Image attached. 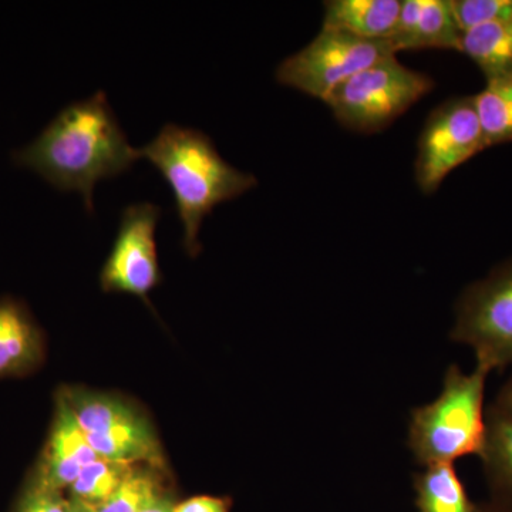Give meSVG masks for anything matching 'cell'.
<instances>
[{"instance_id": "1", "label": "cell", "mask_w": 512, "mask_h": 512, "mask_svg": "<svg viewBox=\"0 0 512 512\" xmlns=\"http://www.w3.org/2000/svg\"><path fill=\"white\" fill-rule=\"evenodd\" d=\"M138 158L140 148L131 146L104 90L63 107L39 136L12 153L13 163L57 190L80 192L89 214L96 184L126 173Z\"/></svg>"}, {"instance_id": "2", "label": "cell", "mask_w": 512, "mask_h": 512, "mask_svg": "<svg viewBox=\"0 0 512 512\" xmlns=\"http://www.w3.org/2000/svg\"><path fill=\"white\" fill-rule=\"evenodd\" d=\"M140 156L170 184L183 224V247L192 258L202 249L198 234L204 218L221 202L234 200L258 184L254 174L227 163L211 137L197 128L165 123L140 148Z\"/></svg>"}, {"instance_id": "3", "label": "cell", "mask_w": 512, "mask_h": 512, "mask_svg": "<svg viewBox=\"0 0 512 512\" xmlns=\"http://www.w3.org/2000/svg\"><path fill=\"white\" fill-rule=\"evenodd\" d=\"M490 373L478 365L471 373L463 372L460 366H450L439 397L413 410L409 447L421 466L481 457L487 439L484 397Z\"/></svg>"}, {"instance_id": "4", "label": "cell", "mask_w": 512, "mask_h": 512, "mask_svg": "<svg viewBox=\"0 0 512 512\" xmlns=\"http://www.w3.org/2000/svg\"><path fill=\"white\" fill-rule=\"evenodd\" d=\"M433 89L434 80L429 74L409 69L393 55L340 84L325 103L343 127L355 133L375 134Z\"/></svg>"}, {"instance_id": "5", "label": "cell", "mask_w": 512, "mask_h": 512, "mask_svg": "<svg viewBox=\"0 0 512 512\" xmlns=\"http://www.w3.org/2000/svg\"><path fill=\"white\" fill-rule=\"evenodd\" d=\"M393 55L396 53L387 40L362 39L322 28L309 45L276 67L275 79L282 86L325 101L350 77Z\"/></svg>"}, {"instance_id": "6", "label": "cell", "mask_w": 512, "mask_h": 512, "mask_svg": "<svg viewBox=\"0 0 512 512\" xmlns=\"http://www.w3.org/2000/svg\"><path fill=\"white\" fill-rule=\"evenodd\" d=\"M451 338L490 372L512 366V258L463 293Z\"/></svg>"}, {"instance_id": "7", "label": "cell", "mask_w": 512, "mask_h": 512, "mask_svg": "<svg viewBox=\"0 0 512 512\" xmlns=\"http://www.w3.org/2000/svg\"><path fill=\"white\" fill-rule=\"evenodd\" d=\"M484 150L473 96L444 101L431 111L417 141L414 175L420 191L434 194L448 174Z\"/></svg>"}, {"instance_id": "8", "label": "cell", "mask_w": 512, "mask_h": 512, "mask_svg": "<svg viewBox=\"0 0 512 512\" xmlns=\"http://www.w3.org/2000/svg\"><path fill=\"white\" fill-rule=\"evenodd\" d=\"M160 217L161 208L148 201L121 211L116 239L100 271L104 292L130 293L148 303V295L163 279L156 241Z\"/></svg>"}, {"instance_id": "9", "label": "cell", "mask_w": 512, "mask_h": 512, "mask_svg": "<svg viewBox=\"0 0 512 512\" xmlns=\"http://www.w3.org/2000/svg\"><path fill=\"white\" fill-rule=\"evenodd\" d=\"M97 458L60 390L55 397V414L45 447L30 471L43 483L64 493L70 490L83 468Z\"/></svg>"}, {"instance_id": "10", "label": "cell", "mask_w": 512, "mask_h": 512, "mask_svg": "<svg viewBox=\"0 0 512 512\" xmlns=\"http://www.w3.org/2000/svg\"><path fill=\"white\" fill-rule=\"evenodd\" d=\"M46 359V336L20 299L0 298V379H18L37 372Z\"/></svg>"}, {"instance_id": "11", "label": "cell", "mask_w": 512, "mask_h": 512, "mask_svg": "<svg viewBox=\"0 0 512 512\" xmlns=\"http://www.w3.org/2000/svg\"><path fill=\"white\" fill-rule=\"evenodd\" d=\"M461 37L451 0H402L399 19L387 42L396 55L423 49L460 52Z\"/></svg>"}, {"instance_id": "12", "label": "cell", "mask_w": 512, "mask_h": 512, "mask_svg": "<svg viewBox=\"0 0 512 512\" xmlns=\"http://www.w3.org/2000/svg\"><path fill=\"white\" fill-rule=\"evenodd\" d=\"M97 457L116 463L168 467L156 427L146 413L103 433L86 434Z\"/></svg>"}, {"instance_id": "13", "label": "cell", "mask_w": 512, "mask_h": 512, "mask_svg": "<svg viewBox=\"0 0 512 512\" xmlns=\"http://www.w3.org/2000/svg\"><path fill=\"white\" fill-rule=\"evenodd\" d=\"M323 29L369 40H387L399 19L402 0H328Z\"/></svg>"}, {"instance_id": "14", "label": "cell", "mask_w": 512, "mask_h": 512, "mask_svg": "<svg viewBox=\"0 0 512 512\" xmlns=\"http://www.w3.org/2000/svg\"><path fill=\"white\" fill-rule=\"evenodd\" d=\"M491 503L512 508V416L491 407L483 454Z\"/></svg>"}, {"instance_id": "15", "label": "cell", "mask_w": 512, "mask_h": 512, "mask_svg": "<svg viewBox=\"0 0 512 512\" xmlns=\"http://www.w3.org/2000/svg\"><path fill=\"white\" fill-rule=\"evenodd\" d=\"M417 512H487L468 495L453 464H434L414 477Z\"/></svg>"}, {"instance_id": "16", "label": "cell", "mask_w": 512, "mask_h": 512, "mask_svg": "<svg viewBox=\"0 0 512 512\" xmlns=\"http://www.w3.org/2000/svg\"><path fill=\"white\" fill-rule=\"evenodd\" d=\"M77 423L86 434L103 433L144 413L117 394L97 393L79 387L62 389Z\"/></svg>"}, {"instance_id": "17", "label": "cell", "mask_w": 512, "mask_h": 512, "mask_svg": "<svg viewBox=\"0 0 512 512\" xmlns=\"http://www.w3.org/2000/svg\"><path fill=\"white\" fill-rule=\"evenodd\" d=\"M460 52L477 64L485 79L512 72V15L464 32Z\"/></svg>"}, {"instance_id": "18", "label": "cell", "mask_w": 512, "mask_h": 512, "mask_svg": "<svg viewBox=\"0 0 512 512\" xmlns=\"http://www.w3.org/2000/svg\"><path fill=\"white\" fill-rule=\"evenodd\" d=\"M171 491L168 467L136 464L109 500L93 508L94 512H143Z\"/></svg>"}, {"instance_id": "19", "label": "cell", "mask_w": 512, "mask_h": 512, "mask_svg": "<svg viewBox=\"0 0 512 512\" xmlns=\"http://www.w3.org/2000/svg\"><path fill=\"white\" fill-rule=\"evenodd\" d=\"M485 147L512 143V72L485 79L484 89L473 96Z\"/></svg>"}, {"instance_id": "20", "label": "cell", "mask_w": 512, "mask_h": 512, "mask_svg": "<svg viewBox=\"0 0 512 512\" xmlns=\"http://www.w3.org/2000/svg\"><path fill=\"white\" fill-rule=\"evenodd\" d=\"M131 468L133 466L130 464L97 458L83 468L80 476L70 487L69 497L77 498L90 507H99L120 487Z\"/></svg>"}, {"instance_id": "21", "label": "cell", "mask_w": 512, "mask_h": 512, "mask_svg": "<svg viewBox=\"0 0 512 512\" xmlns=\"http://www.w3.org/2000/svg\"><path fill=\"white\" fill-rule=\"evenodd\" d=\"M10 512H70V500L29 471Z\"/></svg>"}, {"instance_id": "22", "label": "cell", "mask_w": 512, "mask_h": 512, "mask_svg": "<svg viewBox=\"0 0 512 512\" xmlns=\"http://www.w3.org/2000/svg\"><path fill=\"white\" fill-rule=\"evenodd\" d=\"M461 32L480 28L512 15V0H451Z\"/></svg>"}, {"instance_id": "23", "label": "cell", "mask_w": 512, "mask_h": 512, "mask_svg": "<svg viewBox=\"0 0 512 512\" xmlns=\"http://www.w3.org/2000/svg\"><path fill=\"white\" fill-rule=\"evenodd\" d=\"M231 507V498L198 495L175 504L174 512H231Z\"/></svg>"}, {"instance_id": "24", "label": "cell", "mask_w": 512, "mask_h": 512, "mask_svg": "<svg viewBox=\"0 0 512 512\" xmlns=\"http://www.w3.org/2000/svg\"><path fill=\"white\" fill-rule=\"evenodd\" d=\"M493 407L501 410V412L511 414L512 416V376L508 379V382L504 384L501 392L498 393L497 400H495Z\"/></svg>"}, {"instance_id": "25", "label": "cell", "mask_w": 512, "mask_h": 512, "mask_svg": "<svg viewBox=\"0 0 512 512\" xmlns=\"http://www.w3.org/2000/svg\"><path fill=\"white\" fill-rule=\"evenodd\" d=\"M175 504H177V500H175L174 491H171L143 512H174Z\"/></svg>"}, {"instance_id": "26", "label": "cell", "mask_w": 512, "mask_h": 512, "mask_svg": "<svg viewBox=\"0 0 512 512\" xmlns=\"http://www.w3.org/2000/svg\"><path fill=\"white\" fill-rule=\"evenodd\" d=\"M70 500V512H89V505L84 504L83 501L77 500V498L69 497Z\"/></svg>"}, {"instance_id": "27", "label": "cell", "mask_w": 512, "mask_h": 512, "mask_svg": "<svg viewBox=\"0 0 512 512\" xmlns=\"http://www.w3.org/2000/svg\"><path fill=\"white\" fill-rule=\"evenodd\" d=\"M484 505L487 512H512V508L503 507V505L494 504L491 501Z\"/></svg>"}]
</instances>
